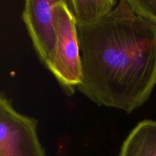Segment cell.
<instances>
[{
    "instance_id": "obj_1",
    "label": "cell",
    "mask_w": 156,
    "mask_h": 156,
    "mask_svg": "<svg viewBox=\"0 0 156 156\" xmlns=\"http://www.w3.org/2000/svg\"><path fill=\"white\" fill-rule=\"evenodd\" d=\"M82 81L77 89L98 106L131 114L156 85V27L128 0L98 22L77 25Z\"/></svg>"
},
{
    "instance_id": "obj_2",
    "label": "cell",
    "mask_w": 156,
    "mask_h": 156,
    "mask_svg": "<svg viewBox=\"0 0 156 156\" xmlns=\"http://www.w3.org/2000/svg\"><path fill=\"white\" fill-rule=\"evenodd\" d=\"M56 43L45 66L68 94H73L82 81V64L77 23L65 0L55 8Z\"/></svg>"
},
{
    "instance_id": "obj_3",
    "label": "cell",
    "mask_w": 156,
    "mask_h": 156,
    "mask_svg": "<svg viewBox=\"0 0 156 156\" xmlns=\"http://www.w3.org/2000/svg\"><path fill=\"white\" fill-rule=\"evenodd\" d=\"M38 121L0 96V156H47L37 135Z\"/></svg>"
},
{
    "instance_id": "obj_4",
    "label": "cell",
    "mask_w": 156,
    "mask_h": 156,
    "mask_svg": "<svg viewBox=\"0 0 156 156\" xmlns=\"http://www.w3.org/2000/svg\"><path fill=\"white\" fill-rule=\"evenodd\" d=\"M59 0H26L22 20L41 62L46 66L56 43L55 8Z\"/></svg>"
},
{
    "instance_id": "obj_5",
    "label": "cell",
    "mask_w": 156,
    "mask_h": 156,
    "mask_svg": "<svg viewBox=\"0 0 156 156\" xmlns=\"http://www.w3.org/2000/svg\"><path fill=\"white\" fill-rule=\"evenodd\" d=\"M119 156H156V120L138 123L123 142Z\"/></svg>"
},
{
    "instance_id": "obj_6",
    "label": "cell",
    "mask_w": 156,
    "mask_h": 156,
    "mask_svg": "<svg viewBox=\"0 0 156 156\" xmlns=\"http://www.w3.org/2000/svg\"><path fill=\"white\" fill-rule=\"evenodd\" d=\"M77 25L98 22L111 13L119 2L117 0H65Z\"/></svg>"
},
{
    "instance_id": "obj_7",
    "label": "cell",
    "mask_w": 156,
    "mask_h": 156,
    "mask_svg": "<svg viewBox=\"0 0 156 156\" xmlns=\"http://www.w3.org/2000/svg\"><path fill=\"white\" fill-rule=\"evenodd\" d=\"M134 12L156 27V0H128Z\"/></svg>"
}]
</instances>
